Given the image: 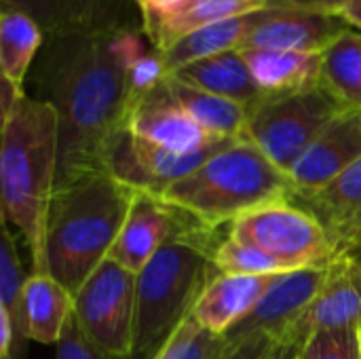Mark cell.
Segmentation results:
<instances>
[{
  "label": "cell",
  "mask_w": 361,
  "mask_h": 359,
  "mask_svg": "<svg viewBox=\"0 0 361 359\" xmlns=\"http://www.w3.org/2000/svg\"><path fill=\"white\" fill-rule=\"evenodd\" d=\"M27 277L23 275L21 260L17 254V243L13 239V233L8 229V222L2 220V241H0V307L8 311L15 330L19 322V309H21V296L25 288Z\"/></svg>",
  "instance_id": "83f0119b"
},
{
  "label": "cell",
  "mask_w": 361,
  "mask_h": 359,
  "mask_svg": "<svg viewBox=\"0 0 361 359\" xmlns=\"http://www.w3.org/2000/svg\"><path fill=\"white\" fill-rule=\"evenodd\" d=\"M360 345H361V324H360Z\"/></svg>",
  "instance_id": "7bdbcfd3"
},
{
  "label": "cell",
  "mask_w": 361,
  "mask_h": 359,
  "mask_svg": "<svg viewBox=\"0 0 361 359\" xmlns=\"http://www.w3.org/2000/svg\"><path fill=\"white\" fill-rule=\"evenodd\" d=\"M300 359H361L360 326L313 332L302 343Z\"/></svg>",
  "instance_id": "f1b7e54d"
},
{
  "label": "cell",
  "mask_w": 361,
  "mask_h": 359,
  "mask_svg": "<svg viewBox=\"0 0 361 359\" xmlns=\"http://www.w3.org/2000/svg\"><path fill=\"white\" fill-rule=\"evenodd\" d=\"M349 250H361V212L338 239V252H349Z\"/></svg>",
  "instance_id": "8d00e7d4"
},
{
  "label": "cell",
  "mask_w": 361,
  "mask_h": 359,
  "mask_svg": "<svg viewBox=\"0 0 361 359\" xmlns=\"http://www.w3.org/2000/svg\"><path fill=\"white\" fill-rule=\"evenodd\" d=\"M169 76L171 74H169V68H167L163 55L159 51L150 49L146 55H142L129 68L127 80H129V97H131V104L137 102L140 97L148 95L157 87H161Z\"/></svg>",
  "instance_id": "f546056e"
},
{
  "label": "cell",
  "mask_w": 361,
  "mask_h": 359,
  "mask_svg": "<svg viewBox=\"0 0 361 359\" xmlns=\"http://www.w3.org/2000/svg\"><path fill=\"white\" fill-rule=\"evenodd\" d=\"M190 216L154 193L135 190L125 224L112 245L110 258L137 275L157 252L190 224Z\"/></svg>",
  "instance_id": "4fadbf2b"
},
{
  "label": "cell",
  "mask_w": 361,
  "mask_h": 359,
  "mask_svg": "<svg viewBox=\"0 0 361 359\" xmlns=\"http://www.w3.org/2000/svg\"><path fill=\"white\" fill-rule=\"evenodd\" d=\"M231 142L233 140H218L201 150L180 154L144 142L125 129L108 152L106 171L133 190L161 195L167 186L192 174L199 165H203L212 154Z\"/></svg>",
  "instance_id": "30bf717a"
},
{
  "label": "cell",
  "mask_w": 361,
  "mask_h": 359,
  "mask_svg": "<svg viewBox=\"0 0 361 359\" xmlns=\"http://www.w3.org/2000/svg\"><path fill=\"white\" fill-rule=\"evenodd\" d=\"M330 273V262L319 267H305L281 275L258 307L228 334L222 339L233 345L252 336H264L271 343L277 341H300L302 320L313 305L315 296L324 288Z\"/></svg>",
  "instance_id": "9c48e42d"
},
{
  "label": "cell",
  "mask_w": 361,
  "mask_h": 359,
  "mask_svg": "<svg viewBox=\"0 0 361 359\" xmlns=\"http://www.w3.org/2000/svg\"><path fill=\"white\" fill-rule=\"evenodd\" d=\"M218 231L203 224L176 235L137 273L131 359H148L190 317L203 290L220 275L214 254Z\"/></svg>",
  "instance_id": "5b68a950"
},
{
  "label": "cell",
  "mask_w": 361,
  "mask_h": 359,
  "mask_svg": "<svg viewBox=\"0 0 361 359\" xmlns=\"http://www.w3.org/2000/svg\"><path fill=\"white\" fill-rule=\"evenodd\" d=\"M199 330H201V326L192 320V315L186 320V322H182L173 332H171V336L150 355L148 359H182L184 355V351L188 349V345L195 341V336L199 334Z\"/></svg>",
  "instance_id": "1f68e13d"
},
{
  "label": "cell",
  "mask_w": 361,
  "mask_h": 359,
  "mask_svg": "<svg viewBox=\"0 0 361 359\" xmlns=\"http://www.w3.org/2000/svg\"><path fill=\"white\" fill-rule=\"evenodd\" d=\"M345 254H347V252H345ZM347 256H349V260H351V271H353L355 284H357V288H360V292H361V260L353 258L351 254H347Z\"/></svg>",
  "instance_id": "60d3db41"
},
{
  "label": "cell",
  "mask_w": 361,
  "mask_h": 359,
  "mask_svg": "<svg viewBox=\"0 0 361 359\" xmlns=\"http://www.w3.org/2000/svg\"><path fill=\"white\" fill-rule=\"evenodd\" d=\"M131 2L142 13V11H150V8H167V6H171V4H176L180 0H131Z\"/></svg>",
  "instance_id": "f35d334b"
},
{
  "label": "cell",
  "mask_w": 361,
  "mask_h": 359,
  "mask_svg": "<svg viewBox=\"0 0 361 359\" xmlns=\"http://www.w3.org/2000/svg\"><path fill=\"white\" fill-rule=\"evenodd\" d=\"M135 286L137 275L108 258L74 296V317L78 326L114 359H131L133 355Z\"/></svg>",
  "instance_id": "ba28073f"
},
{
  "label": "cell",
  "mask_w": 361,
  "mask_h": 359,
  "mask_svg": "<svg viewBox=\"0 0 361 359\" xmlns=\"http://www.w3.org/2000/svg\"><path fill=\"white\" fill-rule=\"evenodd\" d=\"M0 8L27 13L47 38L142 28L131 0H0Z\"/></svg>",
  "instance_id": "7c38bea8"
},
{
  "label": "cell",
  "mask_w": 361,
  "mask_h": 359,
  "mask_svg": "<svg viewBox=\"0 0 361 359\" xmlns=\"http://www.w3.org/2000/svg\"><path fill=\"white\" fill-rule=\"evenodd\" d=\"M0 85H2L0 87V110H2V118H6L17 108V104L25 97L27 91L21 85L8 80L4 76H0Z\"/></svg>",
  "instance_id": "e575fe53"
},
{
  "label": "cell",
  "mask_w": 361,
  "mask_h": 359,
  "mask_svg": "<svg viewBox=\"0 0 361 359\" xmlns=\"http://www.w3.org/2000/svg\"><path fill=\"white\" fill-rule=\"evenodd\" d=\"M281 6H307V8H322V0H275ZM324 11V8H322Z\"/></svg>",
  "instance_id": "ab89813d"
},
{
  "label": "cell",
  "mask_w": 361,
  "mask_h": 359,
  "mask_svg": "<svg viewBox=\"0 0 361 359\" xmlns=\"http://www.w3.org/2000/svg\"><path fill=\"white\" fill-rule=\"evenodd\" d=\"M258 19H260V11L241 15V17H233L226 21H218V23H212L207 28H201V30L184 36L173 47H169L165 53H161L169 68V74H173L176 70H180L192 61L241 49L243 42L247 40V36L252 34V30L256 28Z\"/></svg>",
  "instance_id": "603a6c76"
},
{
  "label": "cell",
  "mask_w": 361,
  "mask_h": 359,
  "mask_svg": "<svg viewBox=\"0 0 361 359\" xmlns=\"http://www.w3.org/2000/svg\"><path fill=\"white\" fill-rule=\"evenodd\" d=\"M74 315V296L49 273H30L19 309L17 332L25 341L57 345Z\"/></svg>",
  "instance_id": "ac0fdd59"
},
{
  "label": "cell",
  "mask_w": 361,
  "mask_h": 359,
  "mask_svg": "<svg viewBox=\"0 0 361 359\" xmlns=\"http://www.w3.org/2000/svg\"><path fill=\"white\" fill-rule=\"evenodd\" d=\"M57 349V359H114L108 355L106 351H102L78 326L76 317L72 315V320L68 322L59 343L55 345Z\"/></svg>",
  "instance_id": "4dcf8cb0"
},
{
  "label": "cell",
  "mask_w": 361,
  "mask_h": 359,
  "mask_svg": "<svg viewBox=\"0 0 361 359\" xmlns=\"http://www.w3.org/2000/svg\"><path fill=\"white\" fill-rule=\"evenodd\" d=\"M171 76H176L182 83L192 85L197 89L233 99V102L245 106L247 110H252L254 106H258L264 99V93L258 89V85L247 68V61L243 59L239 49L192 61V63L176 70Z\"/></svg>",
  "instance_id": "44dd1931"
},
{
  "label": "cell",
  "mask_w": 361,
  "mask_h": 359,
  "mask_svg": "<svg viewBox=\"0 0 361 359\" xmlns=\"http://www.w3.org/2000/svg\"><path fill=\"white\" fill-rule=\"evenodd\" d=\"M322 85L347 108L361 112V32L351 28L326 53Z\"/></svg>",
  "instance_id": "484cf974"
},
{
  "label": "cell",
  "mask_w": 361,
  "mask_h": 359,
  "mask_svg": "<svg viewBox=\"0 0 361 359\" xmlns=\"http://www.w3.org/2000/svg\"><path fill=\"white\" fill-rule=\"evenodd\" d=\"M361 324V292L355 284L351 260L341 252L330 262V273L302 320V339L317 330L357 328Z\"/></svg>",
  "instance_id": "ffe728a7"
},
{
  "label": "cell",
  "mask_w": 361,
  "mask_h": 359,
  "mask_svg": "<svg viewBox=\"0 0 361 359\" xmlns=\"http://www.w3.org/2000/svg\"><path fill=\"white\" fill-rule=\"evenodd\" d=\"M347 6H361V0H322V8L336 15Z\"/></svg>",
  "instance_id": "74e56055"
},
{
  "label": "cell",
  "mask_w": 361,
  "mask_h": 359,
  "mask_svg": "<svg viewBox=\"0 0 361 359\" xmlns=\"http://www.w3.org/2000/svg\"><path fill=\"white\" fill-rule=\"evenodd\" d=\"M347 254H351L353 258H357V260H361V250H349Z\"/></svg>",
  "instance_id": "b9f144b4"
},
{
  "label": "cell",
  "mask_w": 361,
  "mask_h": 359,
  "mask_svg": "<svg viewBox=\"0 0 361 359\" xmlns=\"http://www.w3.org/2000/svg\"><path fill=\"white\" fill-rule=\"evenodd\" d=\"M281 275H218L203 290L190 315L205 332L224 336L258 307Z\"/></svg>",
  "instance_id": "e0dca14e"
},
{
  "label": "cell",
  "mask_w": 361,
  "mask_h": 359,
  "mask_svg": "<svg viewBox=\"0 0 361 359\" xmlns=\"http://www.w3.org/2000/svg\"><path fill=\"white\" fill-rule=\"evenodd\" d=\"M8 359H17V358H15V355H11V358H8Z\"/></svg>",
  "instance_id": "ee69618b"
},
{
  "label": "cell",
  "mask_w": 361,
  "mask_h": 359,
  "mask_svg": "<svg viewBox=\"0 0 361 359\" xmlns=\"http://www.w3.org/2000/svg\"><path fill=\"white\" fill-rule=\"evenodd\" d=\"M269 347H271L269 339L252 336V339H245V341H239V343H233V345L226 343L220 359H262Z\"/></svg>",
  "instance_id": "836d02e7"
},
{
  "label": "cell",
  "mask_w": 361,
  "mask_h": 359,
  "mask_svg": "<svg viewBox=\"0 0 361 359\" xmlns=\"http://www.w3.org/2000/svg\"><path fill=\"white\" fill-rule=\"evenodd\" d=\"M127 129L144 142L180 154L201 150L220 140L207 135L197 125V121L178 104L167 80L131 104Z\"/></svg>",
  "instance_id": "5bb4252c"
},
{
  "label": "cell",
  "mask_w": 361,
  "mask_h": 359,
  "mask_svg": "<svg viewBox=\"0 0 361 359\" xmlns=\"http://www.w3.org/2000/svg\"><path fill=\"white\" fill-rule=\"evenodd\" d=\"M275 0H180L167 8L142 11V30L150 47L165 53L184 36L218 21L273 6Z\"/></svg>",
  "instance_id": "2e32d148"
},
{
  "label": "cell",
  "mask_w": 361,
  "mask_h": 359,
  "mask_svg": "<svg viewBox=\"0 0 361 359\" xmlns=\"http://www.w3.org/2000/svg\"><path fill=\"white\" fill-rule=\"evenodd\" d=\"M135 190L108 171L55 190L47 229V267L72 296L110 258Z\"/></svg>",
  "instance_id": "3957f363"
},
{
  "label": "cell",
  "mask_w": 361,
  "mask_h": 359,
  "mask_svg": "<svg viewBox=\"0 0 361 359\" xmlns=\"http://www.w3.org/2000/svg\"><path fill=\"white\" fill-rule=\"evenodd\" d=\"M167 85L178 99V104L197 121V125L212 138L237 140L243 138L250 110L233 99L214 95L209 91L197 89L182 83L176 76L167 78Z\"/></svg>",
  "instance_id": "cb8c5ba5"
},
{
  "label": "cell",
  "mask_w": 361,
  "mask_h": 359,
  "mask_svg": "<svg viewBox=\"0 0 361 359\" xmlns=\"http://www.w3.org/2000/svg\"><path fill=\"white\" fill-rule=\"evenodd\" d=\"M159 197L207 229L220 231L264 205L292 201L294 186L290 176L250 140L237 138Z\"/></svg>",
  "instance_id": "277c9868"
},
{
  "label": "cell",
  "mask_w": 361,
  "mask_h": 359,
  "mask_svg": "<svg viewBox=\"0 0 361 359\" xmlns=\"http://www.w3.org/2000/svg\"><path fill=\"white\" fill-rule=\"evenodd\" d=\"M290 203L315 216L338 250L341 235L361 212V159L319 190L296 197Z\"/></svg>",
  "instance_id": "7402d4cb"
},
{
  "label": "cell",
  "mask_w": 361,
  "mask_h": 359,
  "mask_svg": "<svg viewBox=\"0 0 361 359\" xmlns=\"http://www.w3.org/2000/svg\"><path fill=\"white\" fill-rule=\"evenodd\" d=\"M264 97L300 93L322 85L324 53L239 49Z\"/></svg>",
  "instance_id": "d6986e66"
},
{
  "label": "cell",
  "mask_w": 361,
  "mask_h": 359,
  "mask_svg": "<svg viewBox=\"0 0 361 359\" xmlns=\"http://www.w3.org/2000/svg\"><path fill=\"white\" fill-rule=\"evenodd\" d=\"M351 25L336 13L307 6H267L241 49L326 53Z\"/></svg>",
  "instance_id": "8fae6325"
},
{
  "label": "cell",
  "mask_w": 361,
  "mask_h": 359,
  "mask_svg": "<svg viewBox=\"0 0 361 359\" xmlns=\"http://www.w3.org/2000/svg\"><path fill=\"white\" fill-rule=\"evenodd\" d=\"M228 235L279 260L290 271L328 264L338 256L332 237L317 218L290 201L264 205L239 218Z\"/></svg>",
  "instance_id": "52a82bcc"
},
{
  "label": "cell",
  "mask_w": 361,
  "mask_h": 359,
  "mask_svg": "<svg viewBox=\"0 0 361 359\" xmlns=\"http://www.w3.org/2000/svg\"><path fill=\"white\" fill-rule=\"evenodd\" d=\"M360 159L361 112L347 110L326 127V131L311 144V148L290 171L294 186L292 199L319 190Z\"/></svg>",
  "instance_id": "9a60e30c"
},
{
  "label": "cell",
  "mask_w": 361,
  "mask_h": 359,
  "mask_svg": "<svg viewBox=\"0 0 361 359\" xmlns=\"http://www.w3.org/2000/svg\"><path fill=\"white\" fill-rule=\"evenodd\" d=\"M150 49L142 28L44 40L30 78L32 97L47 102L59 121L57 190L106 171L108 152L127 129L129 68Z\"/></svg>",
  "instance_id": "6da1fadb"
},
{
  "label": "cell",
  "mask_w": 361,
  "mask_h": 359,
  "mask_svg": "<svg viewBox=\"0 0 361 359\" xmlns=\"http://www.w3.org/2000/svg\"><path fill=\"white\" fill-rule=\"evenodd\" d=\"M42 28L23 11L0 8V70L2 76L25 87L34 61L44 44Z\"/></svg>",
  "instance_id": "d4e9b609"
},
{
  "label": "cell",
  "mask_w": 361,
  "mask_h": 359,
  "mask_svg": "<svg viewBox=\"0 0 361 359\" xmlns=\"http://www.w3.org/2000/svg\"><path fill=\"white\" fill-rule=\"evenodd\" d=\"M214 264L220 275H281L290 273L286 264L264 252L241 243L226 235L214 254Z\"/></svg>",
  "instance_id": "4316f807"
},
{
  "label": "cell",
  "mask_w": 361,
  "mask_h": 359,
  "mask_svg": "<svg viewBox=\"0 0 361 359\" xmlns=\"http://www.w3.org/2000/svg\"><path fill=\"white\" fill-rule=\"evenodd\" d=\"M347 108L324 87L264 97L247 114L243 138L290 176L300 157Z\"/></svg>",
  "instance_id": "8992f818"
},
{
  "label": "cell",
  "mask_w": 361,
  "mask_h": 359,
  "mask_svg": "<svg viewBox=\"0 0 361 359\" xmlns=\"http://www.w3.org/2000/svg\"><path fill=\"white\" fill-rule=\"evenodd\" d=\"M59 171V121L55 110L25 93L2 118L0 205L27 245L32 273H49L47 229Z\"/></svg>",
  "instance_id": "7a4b0ae2"
},
{
  "label": "cell",
  "mask_w": 361,
  "mask_h": 359,
  "mask_svg": "<svg viewBox=\"0 0 361 359\" xmlns=\"http://www.w3.org/2000/svg\"><path fill=\"white\" fill-rule=\"evenodd\" d=\"M302 343L300 341H277L271 343L262 359H300Z\"/></svg>",
  "instance_id": "d590c367"
},
{
  "label": "cell",
  "mask_w": 361,
  "mask_h": 359,
  "mask_svg": "<svg viewBox=\"0 0 361 359\" xmlns=\"http://www.w3.org/2000/svg\"><path fill=\"white\" fill-rule=\"evenodd\" d=\"M224 347H226V343H224L222 336L212 334V332H205L201 328L199 334L195 336V341L184 351L182 359H220Z\"/></svg>",
  "instance_id": "d6a6232c"
}]
</instances>
